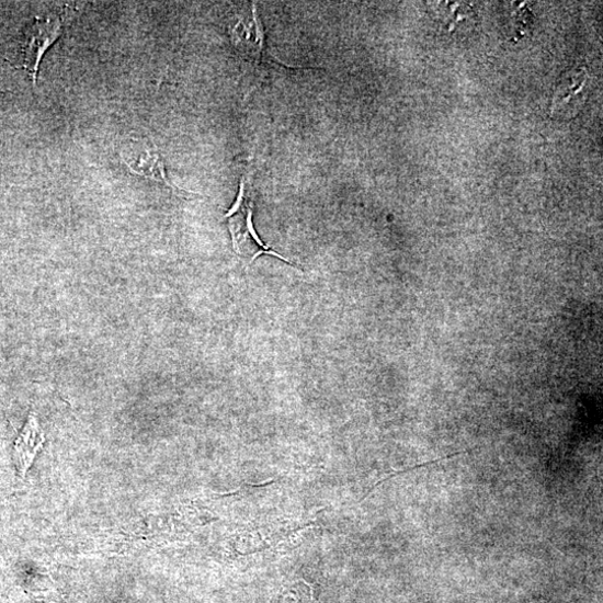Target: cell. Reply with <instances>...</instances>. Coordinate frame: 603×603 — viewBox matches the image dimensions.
Returning a JSON list of instances; mask_svg holds the SVG:
<instances>
[{
	"instance_id": "52a82bcc",
	"label": "cell",
	"mask_w": 603,
	"mask_h": 603,
	"mask_svg": "<svg viewBox=\"0 0 603 603\" xmlns=\"http://www.w3.org/2000/svg\"><path fill=\"white\" fill-rule=\"evenodd\" d=\"M274 603H314L312 591L307 584L298 582L282 590Z\"/></svg>"
},
{
	"instance_id": "7a4b0ae2",
	"label": "cell",
	"mask_w": 603,
	"mask_h": 603,
	"mask_svg": "<svg viewBox=\"0 0 603 603\" xmlns=\"http://www.w3.org/2000/svg\"><path fill=\"white\" fill-rule=\"evenodd\" d=\"M62 33V22L59 19L35 20L26 30L21 47V67L36 84L41 59L47 48Z\"/></svg>"
},
{
	"instance_id": "277c9868",
	"label": "cell",
	"mask_w": 603,
	"mask_h": 603,
	"mask_svg": "<svg viewBox=\"0 0 603 603\" xmlns=\"http://www.w3.org/2000/svg\"><path fill=\"white\" fill-rule=\"evenodd\" d=\"M44 442L45 437L37 419L34 413H31L23 432L15 443V463L22 477H25Z\"/></svg>"
},
{
	"instance_id": "6da1fadb",
	"label": "cell",
	"mask_w": 603,
	"mask_h": 603,
	"mask_svg": "<svg viewBox=\"0 0 603 603\" xmlns=\"http://www.w3.org/2000/svg\"><path fill=\"white\" fill-rule=\"evenodd\" d=\"M230 218L228 227L232 239V247L237 254L252 257L251 263L263 254L275 257L291 264L288 260L266 247L253 224V203L247 194L246 178L241 179L239 193L232 207L225 216Z\"/></svg>"
},
{
	"instance_id": "3957f363",
	"label": "cell",
	"mask_w": 603,
	"mask_h": 603,
	"mask_svg": "<svg viewBox=\"0 0 603 603\" xmlns=\"http://www.w3.org/2000/svg\"><path fill=\"white\" fill-rule=\"evenodd\" d=\"M589 93V76L584 69L570 70L557 83L551 104L556 117H574L584 105Z\"/></svg>"
},
{
	"instance_id": "5b68a950",
	"label": "cell",
	"mask_w": 603,
	"mask_h": 603,
	"mask_svg": "<svg viewBox=\"0 0 603 603\" xmlns=\"http://www.w3.org/2000/svg\"><path fill=\"white\" fill-rule=\"evenodd\" d=\"M441 14L443 27L452 35H464L474 27L475 13L466 4L448 3L443 7Z\"/></svg>"
},
{
	"instance_id": "8992f818",
	"label": "cell",
	"mask_w": 603,
	"mask_h": 603,
	"mask_svg": "<svg viewBox=\"0 0 603 603\" xmlns=\"http://www.w3.org/2000/svg\"><path fill=\"white\" fill-rule=\"evenodd\" d=\"M128 164L133 171L156 181H160V183L167 185L173 192L186 193L171 185L170 181L167 178L164 164L158 152L151 153L150 151H148L146 155L141 156V158H139L136 162H128Z\"/></svg>"
}]
</instances>
